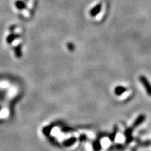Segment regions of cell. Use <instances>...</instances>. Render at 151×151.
<instances>
[{"instance_id": "cell-15", "label": "cell", "mask_w": 151, "mask_h": 151, "mask_svg": "<svg viewBox=\"0 0 151 151\" xmlns=\"http://www.w3.org/2000/svg\"><path fill=\"white\" fill-rule=\"evenodd\" d=\"M131 151H137V147H133Z\"/></svg>"}, {"instance_id": "cell-9", "label": "cell", "mask_w": 151, "mask_h": 151, "mask_svg": "<svg viewBox=\"0 0 151 151\" xmlns=\"http://www.w3.org/2000/svg\"><path fill=\"white\" fill-rule=\"evenodd\" d=\"M126 91H127V88H124L123 86H117L116 88H115L114 92L116 95L120 96L122 95V94L124 93Z\"/></svg>"}, {"instance_id": "cell-13", "label": "cell", "mask_w": 151, "mask_h": 151, "mask_svg": "<svg viewBox=\"0 0 151 151\" xmlns=\"http://www.w3.org/2000/svg\"><path fill=\"white\" fill-rule=\"evenodd\" d=\"M87 140H88V137H87V135L85 134H81L80 137H79V141H81V142L86 141Z\"/></svg>"}, {"instance_id": "cell-10", "label": "cell", "mask_w": 151, "mask_h": 151, "mask_svg": "<svg viewBox=\"0 0 151 151\" xmlns=\"http://www.w3.org/2000/svg\"><path fill=\"white\" fill-rule=\"evenodd\" d=\"M15 6L17 9H18L19 10H22V9H26L27 6H26L25 4H24L23 1H17L15 3Z\"/></svg>"}, {"instance_id": "cell-3", "label": "cell", "mask_w": 151, "mask_h": 151, "mask_svg": "<svg viewBox=\"0 0 151 151\" xmlns=\"http://www.w3.org/2000/svg\"><path fill=\"white\" fill-rule=\"evenodd\" d=\"M127 148V145L122 143H116L109 146L107 151H124Z\"/></svg>"}, {"instance_id": "cell-11", "label": "cell", "mask_w": 151, "mask_h": 151, "mask_svg": "<svg viewBox=\"0 0 151 151\" xmlns=\"http://www.w3.org/2000/svg\"><path fill=\"white\" fill-rule=\"evenodd\" d=\"M76 141V138L73 137L71 138V139H68V140H66L65 142H64V145L65 146H71V145H73Z\"/></svg>"}, {"instance_id": "cell-7", "label": "cell", "mask_w": 151, "mask_h": 151, "mask_svg": "<svg viewBox=\"0 0 151 151\" xmlns=\"http://www.w3.org/2000/svg\"><path fill=\"white\" fill-rule=\"evenodd\" d=\"M118 130H119L118 126L117 125V124H115V125L113 126L112 132H111V134H109V137H108L109 139V140H110L111 142H113V141L116 140L117 134H118Z\"/></svg>"}, {"instance_id": "cell-6", "label": "cell", "mask_w": 151, "mask_h": 151, "mask_svg": "<svg viewBox=\"0 0 151 151\" xmlns=\"http://www.w3.org/2000/svg\"><path fill=\"white\" fill-rule=\"evenodd\" d=\"M101 8H102V4L99 3L98 4L96 5L95 6L93 7V8L91 9V11H90V16L92 17L97 16V15L99 14L100 11H101Z\"/></svg>"}, {"instance_id": "cell-5", "label": "cell", "mask_w": 151, "mask_h": 151, "mask_svg": "<svg viewBox=\"0 0 151 151\" xmlns=\"http://www.w3.org/2000/svg\"><path fill=\"white\" fill-rule=\"evenodd\" d=\"M137 142V147H141V148H146L151 146V140H146L145 141H141V139L134 138V140Z\"/></svg>"}, {"instance_id": "cell-1", "label": "cell", "mask_w": 151, "mask_h": 151, "mask_svg": "<svg viewBox=\"0 0 151 151\" xmlns=\"http://www.w3.org/2000/svg\"><path fill=\"white\" fill-rule=\"evenodd\" d=\"M139 81H140L141 84L143 85V86L144 87L147 94H148L150 97H151V84L149 82L148 78H147L145 76H139Z\"/></svg>"}, {"instance_id": "cell-2", "label": "cell", "mask_w": 151, "mask_h": 151, "mask_svg": "<svg viewBox=\"0 0 151 151\" xmlns=\"http://www.w3.org/2000/svg\"><path fill=\"white\" fill-rule=\"evenodd\" d=\"M134 129L131 127H128L124 130V135L125 137V144L128 145L129 143H131L132 141L134 140V137H133L132 136V132H133Z\"/></svg>"}, {"instance_id": "cell-14", "label": "cell", "mask_w": 151, "mask_h": 151, "mask_svg": "<svg viewBox=\"0 0 151 151\" xmlns=\"http://www.w3.org/2000/svg\"><path fill=\"white\" fill-rule=\"evenodd\" d=\"M68 48L70 49L71 50H73L74 49V46L72 43H68Z\"/></svg>"}, {"instance_id": "cell-12", "label": "cell", "mask_w": 151, "mask_h": 151, "mask_svg": "<svg viewBox=\"0 0 151 151\" xmlns=\"http://www.w3.org/2000/svg\"><path fill=\"white\" fill-rule=\"evenodd\" d=\"M109 134L107 133V132H98V133L97 134V136H96V139L101 140V139H103V138L109 137Z\"/></svg>"}, {"instance_id": "cell-8", "label": "cell", "mask_w": 151, "mask_h": 151, "mask_svg": "<svg viewBox=\"0 0 151 151\" xmlns=\"http://www.w3.org/2000/svg\"><path fill=\"white\" fill-rule=\"evenodd\" d=\"M92 148H93L94 151L101 150V149H102V146H101V140L96 139L95 140L92 142Z\"/></svg>"}, {"instance_id": "cell-4", "label": "cell", "mask_w": 151, "mask_h": 151, "mask_svg": "<svg viewBox=\"0 0 151 151\" xmlns=\"http://www.w3.org/2000/svg\"><path fill=\"white\" fill-rule=\"evenodd\" d=\"M145 120H146V116H145V115L143 114L139 115V116L137 118V119L134 120V122H133V124H132V127L134 129H136V128L139 127V125H141V124L145 121Z\"/></svg>"}]
</instances>
